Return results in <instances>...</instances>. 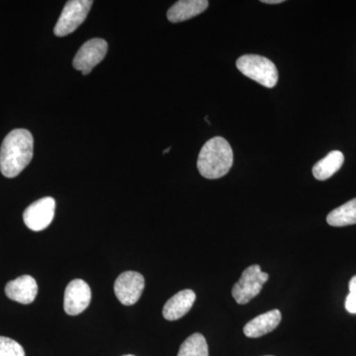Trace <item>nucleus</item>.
Instances as JSON below:
<instances>
[{"instance_id": "nucleus-1", "label": "nucleus", "mask_w": 356, "mask_h": 356, "mask_svg": "<svg viewBox=\"0 0 356 356\" xmlns=\"http://www.w3.org/2000/svg\"><path fill=\"white\" fill-rule=\"evenodd\" d=\"M34 139L25 129H16L6 136L0 149V170L7 178L19 175L33 158Z\"/></svg>"}, {"instance_id": "nucleus-2", "label": "nucleus", "mask_w": 356, "mask_h": 356, "mask_svg": "<svg viewBox=\"0 0 356 356\" xmlns=\"http://www.w3.org/2000/svg\"><path fill=\"white\" fill-rule=\"evenodd\" d=\"M234 163L233 149L222 137L212 138L201 149L197 161L200 175L207 179L225 177Z\"/></svg>"}, {"instance_id": "nucleus-3", "label": "nucleus", "mask_w": 356, "mask_h": 356, "mask_svg": "<svg viewBox=\"0 0 356 356\" xmlns=\"http://www.w3.org/2000/svg\"><path fill=\"white\" fill-rule=\"evenodd\" d=\"M241 72L257 83L273 88L278 81V70L268 58L259 55H245L236 60Z\"/></svg>"}, {"instance_id": "nucleus-4", "label": "nucleus", "mask_w": 356, "mask_h": 356, "mask_svg": "<svg viewBox=\"0 0 356 356\" xmlns=\"http://www.w3.org/2000/svg\"><path fill=\"white\" fill-rule=\"evenodd\" d=\"M268 278V274L262 273L261 266L257 264L245 268L240 280L232 289V295L236 303L245 305L250 300L257 297L261 292L262 286Z\"/></svg>"}, {"instance_id": "nucleus-5", "label": "nucleus", "mask_w": 356, "mask_h": 356, "mask_svg": "<svg viewBox=\"0 0 356 356\" xmlns=\"http://www.w3.org/2000/svg\"><path fill=\"white\" fill-rule=\"evenodd\" d=\"M92 0H70L65 3L57 24L54 28L56 36L65 37L76 31L88 17Z\"/></svg>"}, {"instance_id": "nucleus-6", "label": "nucleus", "mask_w": 356, "mask_h": 356, "mask_svg": "<svg viewBox=\"0 0 356 356\" xmlns=\"http://www.w3.org/2000/svg\"><path fill=\"white\" fill-rule=\"evenodd\" d=\"M108 50V44L105 40L95 38L89 40L81 46L74 58V69L88 76L96 65L102 62Z\"/></svg>"}, {"instance_id": "nucleus-7", "label": "nucleus", "mask_w": 356, "mask_h": 356, "mask_svg": "<svg viewBox=\"0 0 356 356\" xmlns=\"http://www.w3.org/2000/svg\"><path fill=\"white\" fill-rule=\"evenodd\" d=\"M56 201L53 197H44L32 203L24 211L23 220L26 226L34 232L48 228L55 217Z\"/></svg>"}, {"instance_id": "nucleus-8", "label": "nucleus", "mask_w": 356, "mask_h": 356, "mask_svg": "<svg viewBox=\"0 0 356 356\" xmlns=\"http://www.w3.org/2000/svg\"><path fill=\"white\" fill-rule=\"evenodd\" d=\"M145 288V278L135 271H126L115 281L114 291L123 305L131 306L137 303Z\"/></svg>"}, {"instance_id": "nucleus-9", "label": "nucleus", "mask_w": 356, "mask_h": 356, "mask_svg": "<svg viewBox=\"0 0 356 356\" xmlns=\"http://www.w3.org/2000/svg\"><path fill=\"white\" fill-rule=\"evenodd\" d=\"M90 301L91 290L88 283L81 280L70 281L65 292V313L70 316L79 315L88 308Z\"/></svg>"}, {"instance_id": "nucleus-10", "label": "nucleus", "mask_w": 356, "mask_h": 356, "mask_svg": "<svg viewBox=\"0 0 356 356\" xmlns=\"http://www.w3.org/2000/svg\"><path fill=\"white\" fill-rule=\"evenodd\" d=\"M6 294L9 299L23 305L31 304L38 294L36 280L30 275H23L9 281L6 286Z\"/></svg>"}, {"instance_id": "nucleus-11", "label": "nucleus", "mask_w": 356, "mask_h": 356, "mask_svg": "<svg viewBox=\"0 0 356 356\" xmlns=\"http://www.w3.org/2000/svg\"><path fill=\"white\" fill-rule=\"evenodd\" d=\"M280 310H271L252 318L243 327V334L250 339H257L274 331L281 322Z\"/></svg>"}, {"instance_id": "nucleus-12", "label": "nucleus", "mask_w": 356, "mask_h": 356, "mask_svg": "<svg viewBox=\"0 0 356 356\" xmlns=\"http://www.w3.org/2000/svg\"><path fill=\"white\" fill-rule=\"evenodd\" d=\"M195 299L196 294L192 290L185 289L178 292L163 307V318L168 321H177L184 317L191 311Z\"/></svg>"}, {"instance_id": "nucleus-13", "label": "nucleus", "mask_w": 356, "mask_h": 356, "mask_svg": "<svg viewBox=\"0 0 356 356\" xmlns=\"http://www.w3.org/2000/svg\"><path fill=\"white\" fill-rule=\"evenodd\" d=\"M209 6L207 0H180L168 11V19L172 23L184 22L204 13Z\"/></svg>"}, {"instance_id": "nucleus-14", "label": "nucleus", "mask_w": 356, "mask_h": 356, "mask_svg": "<svg viewBox=\"0 0 356 356\" xmlns=\"http://www.w3.org/2000/svg\"><path fill=\"white\" fill-rule=\"evenodd\" d=\"M343 161L344 156L341 152L332 151L314 165L313 175L316 179L322 180V181L329 179L341 170Z\"/></svg>"}, {"instance_id": "nucleus-15", "label": "nucleus", "mask_w": 356, "mask_h": 356, "mask_svg": "<svg viewBox=\"0 0 356 356\" xmlns=\"http://www.w3.org/2000/svg\"><path fill=\"white\" fill-rule=\"evenodd\" d=\"M330 226L346 227L356 224V198L332 210L327 217Z\"/></svg>"}, {"instance_id": "nucleus-16", "label": "nucleus", "mask_w": 356, "mask_h": 356, "mask_svg": "<svg viewBox=\"0 0 356 356\" xmlns=\"http://www.w3.org/2000/svg\"><path fill=\"white\" fill-rule=\"evenodd\" d=\"M177 356H209L207 341L201 334H193L187 337L180 346Z\"/></svg>"}, {"instance_id": "nucleus-17", "label": "nucleus", "mask_w": 356, "mask_h": 356, "mask_svg": "<svg viewBox=\"0 0 356 356\" xmlns=\"http://www.w3.org/2000/svg\"><path fill=\"white\" fill-rule=\"evenodd\" d=\"M0 356H25V351L14 339L0 337Z\"/></svg>"}, {"instance_id": "nucleus-18", "label": "nucleus", "mask_w": 356, "mask_h": 356, "mask_svg": "<svg viewBox=\"0 0 356 356\" xmlns=\"http://www.w3.org/2000/svg\"><path fill=\"white\" fill-rule=\"evenodd\" d=\"M348 288L350 294L346 299V309L348 313L356 314V275L351 278Z\"/></svg>"}, {"instance_id": "nucleus-19", "label": "nucleus", "mask_w": 356, "mask_h": 356, "mask_svg": "<svg viewBox=\"0 0 356 356\" xmlns=\"http://www.w3.org/2000/svg\"><path fill=\"white\" fill-rule=\"evenodd\" d=\"M262 3H266V4H280L282 3L283 0H262Z\"/></svg>"}, {"instance_id": "nucleus-20", "label": "nucleus", "mask_w": 356, "mask_h": 356, "mask_svg": "<svg viewBox=\"0 0 356 356\" xmlns=\"http://www.w3.org/2000/svg\"><path fill=\"white\" fill-rule=\"evenodd\" d=\"M170 151V147H168V149H165V151H163V154H168V152Z\"/></svg>"}, {"instance_id": "nucleus-21", "label": "nucleus", "mask_w": 356, "mask_h": 356, "mask_svg": "<svg viewBox=\"0 0 356 356\" xmlns=\"http://www.w3.org/2000/svg\"><path fill=\"white\" fill-rule=\"evenodd\" d=\"M123 356H135V355H123Z\"/></svg>"}, {"instance_id": "nucleus-22", "label": "nucleus", "mask_w": 356, "mask_h": 356, "mask_svg": "<svg viewBox=\"0 0 356 356\" xmlns=\"http://www.w3.org/2000/svg\"><path fill=\"white\" fill-rule=\"evenodd\" d=\"M266 356H273V355H266Z\"/></svg>"}]
</instances>
